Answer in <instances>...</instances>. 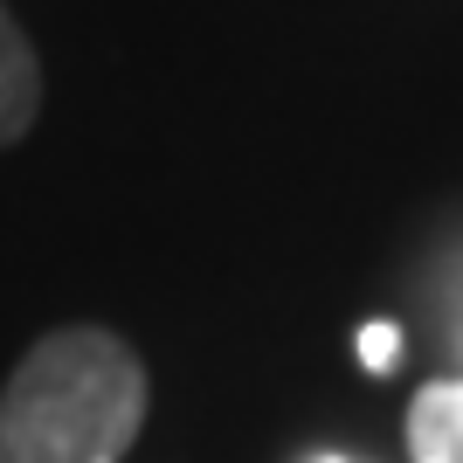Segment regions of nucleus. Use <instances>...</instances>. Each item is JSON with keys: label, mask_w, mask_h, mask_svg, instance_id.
Wrapping results in <instances>:
<instances>
[{"label": "nucleus", "mask_w": 463, "mask_h": 463, "mask_svg": "<svg viewBox=\"0 0 463 463\" xmlns=\"http://www.w3.org/2000/svg\"><path fill=\"white\" fill-rule=\"evenodd\" d=\"M146 422V367L118 332H49L0 387V463H118Z\"/></svg>", "instance_id": "obj_1"}, {"label": "nucleus", "mask_w": 463, "mask_h": 463, "mask_svg": "<svg viewBox=\"0 0 463 463\" xmlns=\"http://www.w3.org/2000/svg\"><path fill=\"white\" fill-rule=\"evenodd\" d=\"M35 111H42V62L14 28V14L0 7V146H14L35 125Z\"/></svg>", "instance_id": "obj_2"}, {"label": "nucleus", "mask_w": 463, "mask_h": 463, "mask_svg": "<svg viewBox=\"0 0 463 463\" xmlns=\"http://www.w3.org/2000/svg\"><path fill=\"white\" fill-rule=\"evenodd\" d=\"M408 457L463 463V381H436L408 402Z\"/></svg>", "instance_id": "obj_3"}, {"label": "nucleus", "mask_w": 463, "mask_h": 463, "mask_svg": "<svg viewBox=\"0 0 463 463\" xmlns=\"http://www.w3.org/2000/svg\"><path fill=\"white\" fill-rule=\"evenodd\" d=\"M360 360H367L373 373H387L394 360H402V332H394V326H367V332H360Z\"/></svg>", "instance_id": "obj_4"}, {"label": "nucleus", "mask_w": 463, "mask_h": 463, "mask_svg": "<svg viewBox=\"0 0 463 463\" xmlns=\"http://www.w3.org/2000/svg\"><path fill=\"white\" fill-rule=\"evenodd\" d=\"M318 463H339V457H318Z\"/></svg>", "instance_id": "obj_5"}]
</instances>
